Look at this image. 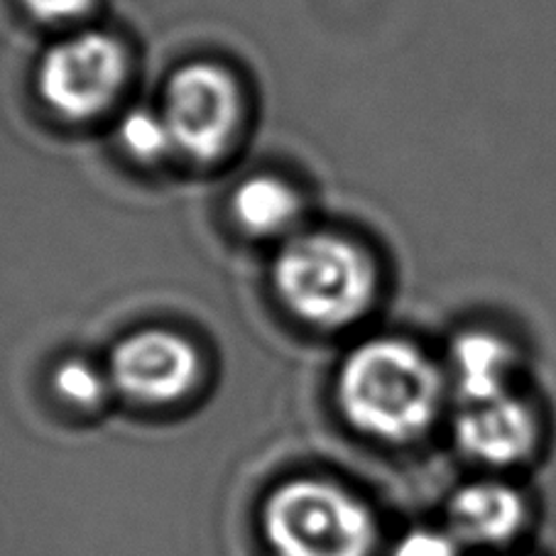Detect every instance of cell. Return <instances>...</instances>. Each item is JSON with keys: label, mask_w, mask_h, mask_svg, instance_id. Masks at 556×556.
Wrapping results in <instances>:
<instances>
[{"label": "cell", "mask_w": 556, "mask_h": 556, "mask_svg": "<svg viewBox=\"0 0 556 556\" xmlns=\"http://www.w3.org/2000/svg\"><path fill=\"white\" fill-rule=\"evenodd\" d=\"M441 378L425 353L407 341L376 339L343 363L339 402L353 427L366 434L402 441L417 437L434 419Z\"/></svg>", "instance_id": "cell-1"}, {"label": "cell", "mask_w": 556, "mask_h": 556, "mask_svg": "<svg viewBox=\"0 0 556 556\" xmlns=\"http://www.w3.org/2000/svg\"><path fill=\"white\" fill-rule=\"evenodd\" d=\"M282 302L321 329L361 319L376 296V270L358 245L333 233L300 236L275 263Z\"/></svg>", "instance_id": "cell-2"}, {"label": "cell", "mask_w": 556, "mask_h": 556, "mask_svg": "<svg viewBox=\"0 0 556 556\" xmlns=\"http://www.w3.org/2000/svg\"><path fill=\"white\" fill-rule=\"evenodd\" d=\"M265 536L277 556H370L376 520L343 488L302 478L267 497Z\"/></svg>", "instance_id": "cell-3"}, {"label": "cell", "mask_w": 556, "mask_h": 556, "mask_svg": "<svg viewBox=\"0 0 556 556\" xmlns=\"http://www.w3.org/2000/svg\"><path fill=\"white\" fill-rule=\"evenodd\" d=\"M128 60L118 40L81 33L45 54L37 86L45 103L64 118L84 121L103 113L126 84Z\"/></svg>", "instance_id": "cell-4"}, {"label": "cell", "mask_w": 556, "mask_h": 556, "mask_svg": "<svg viewBox=\"0 0 556 556\" xmlns=\"http://www.w3.org/2000/svg\"><path fill=\"white\" fill-rule=\"evenodd\" d=\"M162 113L179 150L197 160H214L241 123V91L220 66L197 62L172 76Z\"/></svg>", "instance_id": "cell-5"}, {"label": "cell", "mask_w": 556, "mask_h": 556, "mask_svg": "<svg viewBox=\"0 0 556 556\" xmlns=\"http://www.w3.org/2000/svg\"><path fill=\"white\" fill-rule=\"evenodd\" d=\"M197 349L175 331L148 329L123 339L111 358V372L126 395L142 402L185 397L199 378Z\"/></svg>", "instance_id": "cell-6"}, {"label": "cell", "mask_w": 556, "mask_h": 556, "mask_svg": "<svg viewBox=\"0 0 556 556\" xmlns=\"http://www.w3.org/2000/svg\"><path fill=\"white\" fill-rule=\"evenodd\" d=\"M536 419L525 402L503 395L481 402L458 419L456 439L478 462L507 466L517 464L536 444Z\"/></svg>", "instance_id": "cell-7"}, {"label": "cell", "mask_w": 556, "mask_h": 556, "mask_svg": "<svg viewBox=\"0 0 556 556\" xmlns=\"http://www.w3.org/2000/svg\"><path fill=\"white\" fill-rule=\"evenodd\" d=\"M452 522L466 540L501 544L520 532L525 501L515 488L505 483H471L454 495Z\"/></svg>", "instance_id": "cell-8"}, {"label": "cell", "mask_w": 556, "mask_h": 556, "mask_svg": "<svg viewBox=\"0 0 556 556\" xmlns=\"http://www.w3.org/2000/svg\"><path fill=\"white\" fill-rule=\"evenodd\" d=\"M452 361L458 390L473 405L507 395L515 351L505 339L491 331H466L454 343Z\"/></svg>", "instance_id": "cell-9"}, {"label": "cell", "mask_w": 556, "mask_h": 556, "mask_svg": "<svg viewBox=\"0 0 556 556\" xmlns=\"http://www.w3.org/2000/svg\"><path fill=\"white\" fill-rule=\"evenodd\" d=\"M233 211L241 226L255 236H275L294 224L300 199L285 181L275 177H253L238 187Z\"/></svg>", "instance_id": "cell-10"}, {"label": "cell", "mask_w": 556, "mask_h": 556, "mask_svg": "<svg viewBox=\"0 0 556 556\" xmlns=\"http://www.w3.org/2000/svg\"><path fill=\"white\" fill-rule=\"evenodd\" d=\"M118 138L132 157L148 162L165 157L167 150L175 146L165 113L150 109H132L126 113L118 126Z\"/></svg>", "instance_id": "cell-11"}, {"label": "cell", "mask_w": 556, "mask_h": 556, "mask_svg": "<svg viewBox=\"0 0 556 556\" xmlns=\"http://www.w3.org/2000/svg\"><path fill=\"white\" fill-rule=\"evenodd\" d=\"M54 386L60 390V395L74 402V405H96L103 395L101 376L81 361L62 363L56 368Z\"/></svg>", "instance_id": "cell-12"}, {"label": "cell", "mask_w": 556, "mask_h": 556, "mask_svg": "<svg viewBox=\"0 0 556 556\" xmlns=\"http://www.w3.org/2000/svg\"><path fill=\"white\" fill-rule=\"evenodd\" d=\"M392 556H458L456 544L448 536L429 530H419L407 534L397 544Z\"/></svg>", "instance_id": "cell-13"}, {"label": "cell", "mask_w": 556, "mask_h": 556, "mask_svg": "<svg viewBox=\"0 0 556 556\" xmlns=\"http://www.w3.org/2000/svg\"><path fill=\"white\" fill-rule=\"evenodd\" d=\"M23 3L45 23H70L89 13L93 0H23Z\"/></svg>", "instance_id": "cell-14"}]
</instances>
